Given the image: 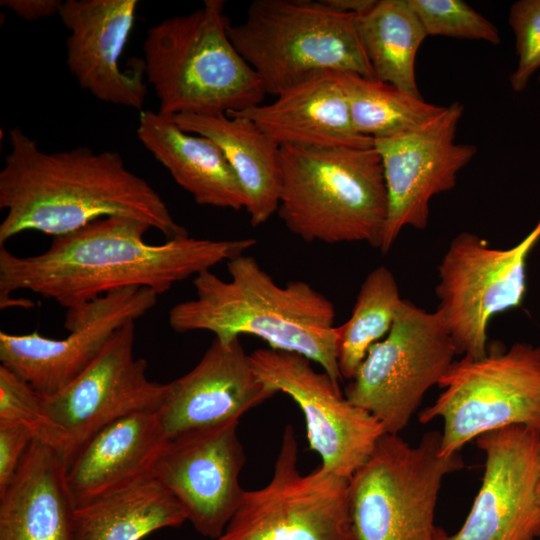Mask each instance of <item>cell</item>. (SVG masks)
Instances as JSON below:
<instances>
[{
	"instance_id": "44dd1931",
	"label": "cell",
	"mask_w": 540,
	"mask_h": 540,
	"mask_svg": "<svg viewBox=\"0 0 540 540\" xmlns=\"http://www.w3.org/2000/svg\"><path fill=\"white\" fill-rule=\"evenodd\" d=\"M230 113L251 119L280 146H373L372 139L354 129L346 96L333 72L310 78L268 104Z\"/></svg>"
},
{
	"instance_id": "8fae6325",
	"label": "cell",
	"mask_w": 540,
	"mask_h": 540,
	"mask_svg": "<svg viewBox=\"0 0 540 540\" xmlns=\"http://www.w3.org/2000/svg\"><path fill=\"white\" fill-rule=\"evenodd\" d=\"M539 240L540 218L510 248L491 247L471 232L452 239L438 267L436 311L446 323L458 355L484 356L491 319L521 305L527 259Z\"/></svg>"
},
{
	"instance_id": "4fadbf2b",
	"label": "cell",
	"mask_w": 540,
	"mask_h": 540,
	"mask_svg": "<svg viewBox=\"0 0 540 540\" xmlns=\"http://www.w3.org/2000/svg\"><path fill=\"white\" fill-rule=\"evenodd\" d=\"M258 377L299 406L309 448L321 466L349 479L385 434L367 411L352 404L326 372L316 371L306 357L271 348L249 354Z\"/></svg>"
},
{
	"instance_id": "4dcf8cb0",
	"label": "cell",
	"mask_w": 540,
	"mask_h": 540,
	"mask_svg": "<svg viewBox=\"0 0 540 540\" xmlns=\"http://www.w3.org/2000/svg\"><path fill=\"white\" fill-rule=\"evenodd\" d=\"M509 24L516 38L518 65L510 76L514 92H522L540 68V0H520L512 4Z\"/></svg>"
},
{
	"instance_id": "83f0119b",
	"label": "cell",
	"mask_w": 540,
	"mask_h": 540,
	"mask_svg": "<svg viewBox=\"0 0 540 540\" xmlns=\"http://www.w3.org/2000/svg\"><path fill=\"white\" fill-rule=\"evenodd\" d=\"M403 299L393 273L379 266L364 279L351 316L338 326V367L351 380L369 349L392 328Z\"/></svg>"
},
{
	"instance_id": "d6a6232c",
	"label": "cell",
	"mask_w": 540,
	"mask_h": 540,
	"mask_svg": "<svg viewBox=\"0 0 540 540\" xmlns=\"http://www.w3.org/2000/svg\"><path fill=\"white\" fill-rule=\"evenodd\" d=\"M63 1L60 0H1L0 5L11 10L25 21H36L58 15Z\"/></svg>"
},
{
	"instance_id": "d6986e66",
	"label": "cell",
	"mask_w": 540,
	"mask_h": 540,
	"mask_svg": "<svg viewBox=\"0 0 540 540\" xmlns=\"http://www.w3.org/2000/svg\"><path fill=\"white\" fill-rule=\"evenodd\" d=\"M137 7V0H66L58 15L69 31L67 67L79 86L100 101L140 110L144 66L125 71L119 65Z\"/></svg>"
},
{
	"instance_id": "3957f363",
	"label": "cell",
	"mask_w": 540,
	"mask_h": 540,
	"mask_svg": "<svg viewBox=\"0 0 540 540\" xmlns=\"http://www.w3.org/2000/svg\"><path fill=\"white\" fill-rule=\"evenodd\" d=\"M226 265L229 280L211 270L194 277L195 298L170 309V327L177 333L207 331L221 341L258 337L271 349L319 364L339 384L333 303L304 281L277 284L250 255H239Z\"/></svg>"
},
{
	"instance_id": "836d02e7",
	"label": "cell",
	"mask_w": 540,
	"mask_h": 540,
	"mask_svg": "<svg viewBox=\"0 0 540 540\" xmlns=\"http://www.w3.org/2000/svg\"><path fill=\"white\" fill-rule=\"evenodd\" d=\"M325 2L339 11L360 15L367 11L375 0H325Z\"/></svg>"
},
{
	"instance_id": "e575fe53",
	"label": "cell",
	"mask_w": 540,
	"mask_h": 540,
	"mask_svg": "<svg viewBox=\"0 0 540 540\" xmlns=\"http://www.w3.org/2000/svg\"><path fill=\"white\" fill-rule=\"evenodd\" d=\"M536 496L540 504V446L538 452V471H537V481H536Z\"/></svg>"
},
{
	"instance_id": "7402d4cb",
	"label": "cell",
	"mask_w": 540,
	"mask_h": 540,
	"mask_svg": "<svg viewBox=\"0 0 540 540\" xmlns=\"http://www.w3.org/2000/svg\"><path fill=\"white\" fill-rule=\"evenodd\" d=\"M61 454L34 440L0 495V540H75V505Z\"/></svg>"
},
{
	"instance_id": "d590c367",
	"label": "cell",
	"mask_w": 540,
	"mask_h": 540,
	"mask_svg": "<svg viewBox=\"0 0 540 540\" xmlns=\"http://www.w3.org/2000/svg\"><path fill=\"white\" fill-rule=\"evenodd\" d=\"M539 81H540V76H539Z\"/></svg>"
},
{
	"instance_id": "4316f807",
	"label": "cell",
	"mask_w": 540,
	"mask_h": 540,
	"mask_svg": "<svg viewBox=\"0 0 540 540\" xmlns=\"http://www.w3.org/2000/svg\"><path fill=\"white\" fill-rule=\"evenodd\" d=\"M333 73L346 96L354 129L373 141L414 129L444 108L375 78Z\"/></svg>"
},
{
	"instance_id": "8d00e7d4",
	"label": "cell",
	"mask_w": 540,
	"mask_h": 540,
	"mask_svg": "<svg viewBox=\"0 0 540 540\" xmlns=\"http://www.w3.org/2000/svg\"><path fill=\"white\" fill-rule=\"evenodd\" d=\"M540 540V539H539Z\"/></svg>"
},
{
	"instance_id": "7a4b0ae2",
	"label": "cell",
	"mask_w": 540,
	"mask_h": 540,
	"mask_svg": "<svg viewBox=\"0 0 540 540\" xmlns=\"http://www.w3.org/2000/svg\"><path fill=\"white\" fill-rule=\"evenodd\" d=\"M0 171V246L26 231L53 237L106 217L135 219L167 239L188 235L160 194L116 151L81 146L42 151L21 128L9 132Z\"/></svg>"
},
{
	"instance_id": "5b68a950",
	"label": "cell",
	"mask_w": 540,
	"mask_h": 540,
	"mask_svg": "<svg viewBox=\"0 0 540 540\" xmlns=\"http://www.w3.org/2000/svg\"><path fill=\"white\" fill-rule=\"evenodd\" d=\"M277 214L303 241L366 242L380 248L388 197L371 147L281 146Z\"/></svg>"
},
{
	"instance_id": "e0dca14e",
	"label": "cell",
	"mask_w": 540,
	"mask_h": 540,
	"mask_svg": "<svg viewBox=\"0 0 540 540\" xmlns=\"http://www.w3.org/2000/svg\"><path fill=\"white\" fill-rule=\"evenodd\" d=\"M239 421L167 440L153 469V477L182 505L193 528L211 540L222 534L245 492Z\"/></svg>"
},
{
	"instance_id": "52a82bcc",
	"label": "cell",
	"mask_w": 540,
	"mask_h": 540,
	"mask_svg": "<svg viewBox=\"0 0 540 540\" xmlns=\"http://www.w3.org/2000/svg\"><path fill=\"white\" fill-rule=\"evenodd\" d=\"M464 468L455 453L441 455V433L417 445L385 433L349 478L356 540H434L435 508L444 478Z\"/></svg>"
},
{
	"instance_id": "d4e9b609",
	"label": "cell",
	"mask_w": 540,
	"mask_h": 540,
	"mask_svg": "<svg viewBox=\"0 0 540 540\" xmlns=\"http://www.w3.org/2000/svg\"><path fill=\"white\" fill-rule=\"evenodd\" d=\"M186 521L182 505L151 477L75 507V540H143Z\"/></svg>"
},
{
	"instance_id": "30bf717a",
	"label": "cell",
	"mask_w": 540,
	"mask_h": 540,
	"mask_svg": "<svg viewBox=\"0 0 540 540\" xmlns=\"http://www.w3.org/2000/svg\"><path fill=\"white\" fill-rule=\"evenodd\" d=\"M294 427L282 435L270 481L245 490L224 531L212 540H356L349 503V479L319 465L298 469Z\"/></svg>"
},
{
	"instance_id": "484cf974",
	"label": "cell",
	"mask_w": 540,
	"mask_h": 540,
	"mask_svg": "<svg viewBox=\"0 0 540 540\" xmlns=\"http://www.w3.org/2000/svg\"><path fill=\"white\" fill-rule=\"evenodd\" d=\"M357 30L375 79L417 98V52L427 34L408 0H375L357 16Z\"/></svg>"
},
{
	"instance_id": "277c9868",
	"label": "cell",
	"mask_w": 540,
	"mask_h": 540,
	"mask_svg": "<svg viewBox=\"0 0 540 540\" xmlns=\"http://www.w3.org/2000/svg\"><path fill=\"white\" fill-rule=\"evenodd\" d=\"M223 0L148 29L143 66L160 114L216 115L262 104L261 80L234 47Z\"/></svg>"
},
{
	"instance_id": "603a6c76",
	"label": "cell",
	"mask_w": 540,
	"mask_h": 540,
	"mask_svg": "<svg viewBox=\"0 0 540 540\" xmlns=\"http://www.w3.org/2000/svg\"><path fill=\"white\" fill-rule=\"evenodd\" d=\"M137 137L174 181L203 206L239 211L245 196L220 147L181 129L171 116L142 110Z\"/></svg>"
},
{
	"instance_id": "ac0fdd59",
	"label": "cell",
	"mask_w": 540,
	"mask_h": 540,
	"mask_svg": "<svg viewBox=\"0 0 540 540\" xmlns=\"http://www.w3.org/2000/svg\"><path fill=\"white\" fill-rule=\"evenodd\" d=\"M278 393L254 371L240 338H214L200 361L166 383L157 411L167 439L240 418Z\"/></svg>"
},
{
	"instance_id": "8992f818",
	"label": "cell",
	"mask_w": 540,
	"mask_h": 540,
	"mask_svg": "<svg viewBox=\"0 0 540 540\" xmlns=\"http://www.w3.org/2000/svg\"><path fill=\"white\" fill-rule=\"evenodd\" d=\"M357 16L325 0H255L243 22L229 25L228 35L266 94L276 97L326 72L375 78Z\"/></svg>"
},
{
	"instance_id": "1f68e13d",
	"label": "cell",
	"mask_w": 540,
	"mask_h": 540,
	"mask_svg": "<svg viewBox=\"0 0 540 540\" xmlns=\"http://www.w3.org/2000/svg\"><path fill=\"white\" fill-rule=\"evenodd\" d=\"M33 441L26 427L0 421V495L13 481Z\"/></svg>"
},
{
	"instance_id": "2e32d148",
	"label": "cell",
	"mask_w": 540,
	"mask_h": 540,
	"mask_svg": "<svg viewBox=\"0 0 540 540\" xmlns=\"http://www.w3.org/2000/svg\"><path fill=\"white\" fill-rule=\"evenodd\" d=\"M475 440L486 456L481 487L460 529L447 534L437 527L434 540H539L540 432L512 425Z\"/></svg>"
},
{
	"instance_id": "cb8c5ba5",
	"label": "cell",
	"mask_w": 540,
	"mask_h": 540,
	"mask_svg": "<svg viewBox=\"0 0 540 540\" xmlns=\"http://www.w3.org/2000/svg\"><path fill=\"white\" fill-rule=\"evenodd\" d=\"M183 130L206 136L223 151L245 196L253 227L266 223L279 205L281 146L251 119L235 114L172 116Z\"/></svg>"
},
{
	"instance_id": "5bb4252c",
	"label": "cell",
	"mask_w": 540,
	"mask_h": 540,
	"mask_svg": "<svg viewBox=\"0 0 540 540\" xmlns=\"http://www.w3.org/2000/svg\"><path fill=\"white\" fill-rule=\"evenodd\" d=\"M158 294L129 287L67 309L68 336L52 339L37 331H0V361L43 396H51L73 382L98 356L113 334L136 321L157 303Z\"/></svg>"
},
{
	"instance_id": "ffe728a7",
	"label": "cell",
	"mask_w": 540,
	"mask_h": 540,
	"mask_svg": "<svg viewBox=\"0 0 540 540\" xmlns=\"http://www.w3.org/2000/svg\"><path fill=\"white\" fill-rule=\"evenodd\" d=\"M167 440L157 411L134 413L100 429L67 465L75 507L153 477Z\"/></svg>"
},
{
	"instance_id": "f1b7e54d",
	"label": "cell",
	"mask_w": 540,
	"mask_h": 540,
	"mask_svg": "<svg viewBox=\"0 0 540 540\" xmlns=\"http://www.w3.org/2000/svg\"><path fill=\"white\" fill-rule=\"evenodd\" d=\"M0 421L26 427L40 441L58 451L65 461L68 440L47 412L42 397L28 383L0 365Z\"/></svg>"
},
{
	"instance_id": "9a60e30c",
	"label": "cell",
	"mask_w": 540,
	"mask_h": 540,
	"mask_svg": "<svg viewBox=\"0 0 540 540\" xmlns=\"http://www.w3.org/2000/svg\"><path fill=\"white\" fill-rule=\"evenodd\" d=\"M135 322L119 328L68 386L51 396L40 394L67 436L66 465L106 425L134 413L156 412L163 403L166 383L150 380L146 360L134 355Z\"/></svg>"
},
{
	"instance_id": "9c48e42d",
	"label": "cell",
	"mask_w": 540,
	"mask_h": 540,
	"mask_svg": "<svg viewBox=\"0 0 540 540\" xmlns=\"http://www.w3.org/2000/svg\"><path fill=\"white\" fill-rule=\"evenodd\" d=\"M456 355L442 316L403 299L392 328L369 349L344 395L385 433L399 435Z\"/></svg>"
},
{
	"instance_id": "f546056e",
	"label": "cell",
	"mask_w": 540,
	"mask_h": 540,
	"mask_svg": "<svg viewBox=\"0 0 540 540\" xmlns=\"http://www.w3.org/2000/svg\"><path fill=\"white\" fill-rule=\"evenodd\" d=\"M427 36L500 43L497 27L462 0H408Z\"/></svg>"
},
{
	"instance_id": "6da1fadb",
	"label": "cell",
	"mask_w": 540,
	"mask_h": 540,
	"mask_svg": "<svg viewBox=\"0 0 540 540\" xmlns=\"http://www.w3.org/2000/svg\"><path fill=\"white\" fill-rule=\"evenodd\" d=\"M150 229L135 219L106 217L53 237L37 255L18 256L0 246L1 301L26 290L67 310L129 287L162 295L175 283L256 245L253 238L212 240L189 234L150 244L144 239Z\"/></svg>"
},
{
	"instance_id": "7c38bea8",
	"label": "cell",
	"mask_w": 540,
	"mask_h": 540,
	"mask_svg": "<svg viewBox=\"0 0 540 540\" xmlns=\"http://www.w3.org/2000/svg\"><path fill=\"white\" fill-rule=\"evenodd\" d=\"M464 106L454 101L428 122L373 141L384 172L387 220L380 251L386 254L406 226L426 228L431 199L453 189L477 147L455 142Z\"/></svg>"
},
{
	"instance_id": "ba28073f",
	"label": "cell",
	"mask_w": 540,
	"mask_h": 540,
	"mask_svg": "<svg viewBox=\"0 0 540 540\" xmlns=\"http://www.w3.org/2000/svg\"><path fill=\"white\" fill-rule=\"evenodd\" d=\"M443 392L419 421L443 420L441 455L458 453L478 436L512 425L540 432V347L488 345L480 358L454 360L438 384Z\"/></svg>"
}]
</instances>
